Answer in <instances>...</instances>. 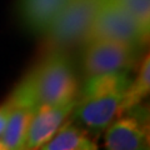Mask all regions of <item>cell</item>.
<instances>
[{"label":"cell","instance_id":"13","mask_svg":"<svg viewBox=\"0 0 150 150\" xmlns=\"http://www.w3.org/2000/svg\"><path fill=\"white\" fill-rule=\"evenodd\" d=\"M13 109V103L10 101V99L5 100V103H3L0 105V137H1L4 129H5V125L8 123L9 115H10V111Z\"/></svg>","mask_w":150,"mask_h":150},{"label":"cell","instance_id":"6","mask_svg":"<svg viewBox=\"0 0 150 150\" xmlns=\"http://www.w3.org/2000/svg\"><path fill=\"white\" fill-rule=\"evenodd\" d=\"M148 109L142 104L120 115L105 129L104 146L109 150L149 149Z\"/></svg>","mask_w":150,"mask_h":150},{"label":"cell","instance_id":"5","mask_svg":"<svg viewBox=\"0 0 150 150\" xmlns=\"http://www.w3.org/2000/svg\"><path fill=\"white\" fill-rule=\"evenodd\" d=\"M138 48L118 41L93 40L85 43L81 69L86 78L108 73H128L138 65Z\"/></svg>","mask_w":150,"mask_h":150},{"label":"cell","instance_id":"14","mask_svg":"<svg viewBox=\"0 0 150 150\" xmlns=\"http://www.w3.org/2000/svg\"><path fill=\"white\" fill-rule=\"evenodd\" d=\"M0 150H6V149H5V146H4V144H3L1 140H0Z\"/></svg>","mask_w":150,"mask_h":150},{"label":"cell","instance_id":"3","mask_svg":"<svg viewBox=\"0 0 150 150\" xmlns=\"http://www.w3.org/2000/svg\"><path fill=\"white\" fill-rule=\"evenodd\" d=\"M105 0H69L44 33V51H67L86 40L89 29Z\"/></svg>","mask_w":150,"mask_h":150},{"label":"cell","instance_id":"11","mask_svg":"<svg viewBox=\"0 0 150 150\" xmlns=\"http://www.w3.org/2000/svg\"><path fill=\"white\" fill-rule=\"evenodd\" d=\"M135 80L130 81L123 98V114L140 105L150 91V56L145 54L138 62Z\"/></svg>","mask_w":150,"mask_h":150},{"label":"cell","instance_id":"4","mask_svg":"<svg viewBox=\"0 0 150 150\" xmlns=\"http://www.w3.org/2000/svg\"><path fill=\"white\" fill-rule=\"evenodd\" d=\"M93 40L118 41L138 49L149 43V38L144 35L135 19L116 0H105L100 6L85 43Z\"/></svg>","mask_w":150,"mask_h":150},{"label":"cell","instance_id":"8","mask_svg":"<svg viewBox=\"0 0 150 150\" xmlns=\"http://www.w3.org/2000/svg\"><path fill=\"white\" fill-rule=\"evenodd\" d=\"M69 0H20L18 6L23 25L35 34H44Z\"/></svg>","mask_w":150,"mask_h":150},{"label":"cell","instance_id":"12","mask_svg":"<svg viewBox=\"0 0 150 150\" xmlns=\"http://www.w3.org/2000/svg\"><path fill=\"white\" fill-rule=\"evenodd\" d=\"M135 19L144 35L150 34V0H116Z\"/></svg>","mask_w":150,"mask_h":150},{"label":"cell","instance_id":"9","mask_svg":"<svg viewBox=\"0 0 150 150\" xmlns=\"http://www.w3.org/2000/svg\"><path fill=\"white\" fill-rule=\"evenodd\" d=\"M34 112L35 110L30 106L13 104V109L9 115L5 129L0 137V140L3 142L6 150L24 149L28 129Z\"/></svg>","mask_w":150,"mask_h":150},{"label":"cell","instance_id":"1","mask_svg":"<svg viewBox=\"0 0 150 150\" xmlns=\"http://www.w3.org/2000/svg\"><path fill=\"white\" fill-rule=\"evenodd\" d=\"M79 96V81L73 62L63 50L45 51L43 58L10 94L13 104L36 110L43 105H62Z\"/></svg>","mask_w":150,"mask_h":150},{"label":"cell","instance_id":"2","mask_svg":"<svg viewBox=\"0 0 150 150\" xmlns=\"http://www.w3.org/2000/svg\"><path fill=\"white\" fill-rule=\"evenodd\" d=\"M129 83L126 71L86 78L73 110L83 128L105 130L123 115V98Z\"/></svg>","mask_w":150,"mask_h":150},{"label":"cell","instance_id":"10","mask_svg":"<svg viewBox=\"0 0 150 150\" xmlns=\"http://www.w3.org/2000/svg\"><path fill=\"white\" fill-rule=\"evenodd\" d=\"M98 145L81 126L65 121L54 137L41 149L43 150H94Z\"/></svg>","mask_w":150,"mask_h":150},{"label":"cell","instance_id":"7","mask_svg":"<svg viewBox=\"0 0 150 150\" xmlns=\"http://www.w3.org/2000/svg\"><path fill=\"white\" fill-rule=\"evenodd\" d=\"M76 100L62 105H43L35 110L31 118L24 149H41L54 137L62 125L73 115Z\"/></svg>","mask_w":150,"mask_h":150}]
</instances>
